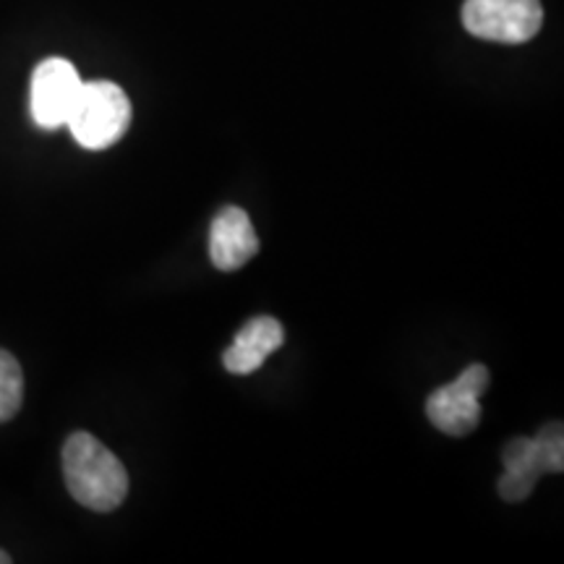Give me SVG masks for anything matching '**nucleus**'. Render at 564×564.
I'll return each instance as SVG.
<instances>
[{
  "mask_svg": "<svg viewBox=\"0 0 564 564\" xmlns=\"http://www.w3.org/2000/svg\"><path fill=\"white\" fill-rule=\"evenodd\" d=\"M544 24L541 0H465L463 26L478 40L523 45Z\"/></svg>",
  "mask_w": 564,
  "mask_h": 564,
  "instance_id": "obj_3",
  "label": "nucleus"
},
{
  "mask_svg": "<svg viewBox=\"0 0 564 564\" xmlns=\"http://www.w3.org/2000/svg\"><path fill=\"white\" fill-rule=\"evenodd\" d=\"M84 87L79 70L66 58L42 61L32 74L30 112L42 131H55L66 126L76 97Z\"/></svg>",
  "mask_w": 564,
  "mask_h": 564,
  "instance_id": "obj_5",
  "label": "nucleus"
},
{
  "mask_svg": "<svg viewBox=\"0 0 564 564\" xmlns=\"http://www.w3.org/2000/svg\"><path fill=\"white\" fill-rule=\"evenodd\" d=\"M259 253V236L241 207H225L209 230V257L220 272H236Z\"/></svg>",
  "mask_w": 564,
  "mask_h": 564,
  "instance_id": "obj_6",
  "label": "nucleus"
},
{
  "mask_svg": "<svg viewBox=\"0 0 564 564\" xmlns=\"http://www.w3.org/2000/svg\"><path fill=\"white\" fill-rule=\"evenodd\" d=\"M502 460L505 474L497 484L499 497H502L505 502H523V499L531 497L539 478L546 474L544 463H541L539 447H535V440H528V436L512 440L505 447Z\"/></svg>",
  "mask_w": 564,
  "mask_h": 564,
  "instance_id": "obj_8",
  "label": "nucleus"
},
{
  "mask_svg": "<svg viewBox=\"0 0 564 564\" xmlns=\"http://www.w3.org/2000/svg\"><path fill=\"white\" fill-rule=\"evenodd\" d=\"M533 440H535V447H539L541 463H544L546 474H562V468H564L562 423H546V426L541 429Z\"/></svg>",
  "mask_w": 564,
  "mask_h": 564,
  "instance_id": "obj_10",
  "label": "nucleus"
},
{
  "mask_svg": "<svg viewBox=\"0 0 564 564\" xmlns=\"http://www.w3.org/2000/svg\"><path fill=\"white\" fill-rule=\"evenodd\" d=\"M11 562V556L3 552V549H0V564H9Z\"/></svg>",
  "mask_w": 564,
  "mask_h": 564,
  "instance_id": "obj_11",
  "label": "nucleus"
},
{
  "mask_svg": "<svg viewBox=\"0 0 564 564\" xmlns=\"http://www.w3.org/2000/svg\"><path fill=\"white\" fill-rule=\"evenodd\" d=\"M24 403V373L17 358L0 348V423L11 421Z\"/></svg>",
  "mask_w": 564,
  "mask_h": 564,
  "instance_id": "obj_9",
  "label": "nucleus"
},
{
  "mask_svg": "<svg viewBox=\"0 0 564 564\" xmlns=\"http://www.w3.org/2000/svg\"><path fill=\"white\" fill-rule=\"evenodd\" d=\"M285 343V329L274 316H257V319L246 322L241 333L228 350H225L223 361L230 373H253L262 369V364L272 356L274 350L282 348Z\"/></svg>",
  "mask_w": 564,
  "mask_h": 564,
  "instance_id": "obj_7",
  "label": "nucleus"
},
{
  "mask_svg": "<svg viewBox=\"0 0 564 564\" xmlns=\"http://www.w3.org/2000/svg\"><path fill=\"white\" fill-rule=\"evenodd\" d=\"M131 116L129 95L118 84L89 82L76 97L66 126L84 150L102 152L126 137Z\"/></svg>",
  "mask_w": 564,
  "mask_h": 564,
  "instance_id": "obj_2",
  "label": "nucleus"
},
{
  "mask_svg": "<svg viewBox=\"0 0 564 564\" xmlns=\"http://www.w3.org/2000/svg\"><path fill=\"white\" fill-rule=\"evenodd\" d=\"M486 387H489V369L484 364H470L453 384H444L429 394V421L442 434H470L481 421V394L486 392Z\"/></svg>",
  "mask_w": 564,
  "mask_h": 564,
  "instance_id": "obj_4",
  "label": "nucleus"
},
{
  "mask_svg": "<svg viewBox=\"0 0 564 564\" xmlns=\"http://www.w3.org/2000/svg\"><path fill=\"white\" fill-rule=\"evenodd\" d=\"M63 476L70 497L95 512H112L129 494L123 463L87 432L70 434L63 444Z\"/></svg>",
  "mask_w": 564,
  "mask_h": 564,
  "instance_id": "obj_1",
  "label": "nucleus"
}]
</instances>
